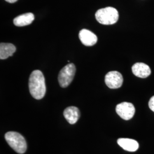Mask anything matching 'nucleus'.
<instances>
[{
  "mask_svg": "<svg viewBox=\"0 0 154 154\" xmlns=\"http://www.w3.org/2000/svg\"><path fill=\"white\" fill-rule=\"evenodd\" d=\"M29 91L35 99H41L44 97L46 88L43 73L38 70H34L30 74L29 81Z\"/></svg>",
  "mask_w": 154,
  "mask_h": 154,
  "instance_id": "1",
  "label": "nucleus"
},
{
  "mask_svg": "<svg viewBox=\"0 0 154 154\" xmlns=\"http://www.w3.org/2000/svg\"><path fill=\"white\" fill-rule=\"evenodd\" d=\"M97 21L103 25H109L116 23L119 19V13L116 8L106 7L97 11L95 13Z\"/></svg>",
  "mask_w": 154,
  "mask_h": 154,
  "instance_id": "2",
  "label": "nucleus"
},
{
  "mask_svg": "<svg viewBox=\"0 0 154 154\" xmlns=\"http://www.w3.org/2000/svg\"><path fill=\"white\" fill-rule=\"evenodd\" d=\"M6 141L9 145L18 154L25 153L27 149V144L25 139L20 133L9 131L5 135Z\"/></svg>",
  "mask_w": 154,
  "mask_h": 154,
  "instance_id": "3",
  "label": "nucleus"
},
{
  "mask_svg": "<svg viewBox=\"0 0 154 154\" xmlns=\"http://www.w3.org/2000/svg\"><path fill=\"white\" fill-rule=\"evenodd\" d=\"M75 71V66L73 63L67 65L61 70L58 75V82L61 87L65 88L72 83Z\"/></svg>",
  "mask_w": 154,
  "mask_h": 154,
  "instance_id": "4",
  "label": "nucleus"
},
{
  "mask_svg": "<svg viewBox=\"0 0 154 154\" xmlns=\"http://www.w3.org/2000/svg\"><path fill=\"white\" fill-rule=\"evenodd\" d=\"M116 112L118 115L124 120H130L134 116L135 109L132 103L122 102L116 106Z\"/></svg>",
  "mask_w": 154,
  "mask_h": 154,
  "instance_id": "5",
  "label": "nucleus"
},
{
  "mask_svg": "<svg viewBox=\"0 0 154 154\" xmlns=\"http://www.w3.org/2000/svg\"><path fill=\"white\" fill-rule=\"evenodd\" d=\"M123 78L121 74L117 71L109 72L105 76V83L110 88L116 89L121 88Z\"/></svg>",
  "mask_w": 154,
  "mask_h": 154,
  "instance_id": "6",
  "label": "nucleus"
},
{
  "mask_svg": "<svg viewBox=\"0 0 154 154\" xmlns=\"http://www.w3.org/2000/svg\"><path fill=\"white\" fill-rule=\"evenodd\" d=\"M79 38L82 44L86 46H93L98 41V38L94 33L85 29L79 32Z\"/></svg>",
  "mask_w": 154,
  "mask_h": 154,
  "instance_id": "7",
  "label": "nucleus"
},
{
  "mask_svg": "<svg viewBox=\"0 0 154 154\" xmlns=\"http://www.w3.org/2000/svg\"><path fill=\"white\" fill-rule=\"evenodd\" d=\"M133 74L137 77L146 78L151 74V69L147 65L144 63H136L132 67Z\"/></svg>",
  "mask_w": 154,
  "mask_h": 154,
  "instance_id": "8",
  "label": "nucleus"
},
{
  "mask_svg": "<svg viewBox=\"0 0 154 154\" xmlns=\"http://www.w3.org/2000/svg\"><path fill=\"white\" fill-rule=\"evenodd\" d=\"M63 116L70 124H75L80 117V111L74 106L67 107L63 111Z\"/></svg>",
  "mask_w": 154,
  "mask_h": 154,
  "instance_id": "9",
  "label": "nucleus"
},
{
  "mask_svg": "<svg viewBox=\"0 0 154 154\" xmlns=\"http://www.w3.org/2000/svg\"><path fill=\"white\" fill-rule=\"evenodd\" d=\"M118 144L125 150L134 152L139 148V143L136 140L128 138H120L117 141Z\"/></svg>",
  "mask_w": 154,
  "mask_h": 154,
  "instance_id": "10",
  "label": "nucleus"
},
{
  "mask_svg": "<svg viewBox=\"0 0 154 154\" xmlns=\"http://www.w3.org/2000/svg\"><path fill=\"white\" fill-rule=\"evenodd\" d=\"M34 20V16L33 13H28L16 17L13 20V23L17 26L21 27L31 24Z\"/></svg>",
  "mask_w": 154,
  "mask_h": 154,
  "instance_id": "11",
  "label": "nucleus"
},
{
  "mask_svg": "<svg viewBox=\"0 0 154 154\" xmlns=\"http://www.w3.org/2000/svg\"><path fill=\"white\" fill-rule=\"evenodd\" d=\"M16 50L14 45L9 43H1L0 44V58L5 60L13 55Z\"/></svg>",
  "mask_w": 154,
  "mask_h": 154,
  "instance_id": "12",
  "label": "nucleus"
},
{
  "mask_svg": "<svg viewBox=\"0 0 154 154\" xmlns=\"http://www.w3.org/2000/svg\"><path fill=\"white\" fill-rule=\"evenodd\" d=\"M149 109L154 112V96H153L149 101Z\"/></svg>",
  "mask_w": 154,
  "mask_h": 154,
  "instance_id": "13",
  "label": "nucleus"
},
{
  "mask_svg": "<svg viewBox=\"0 0 154 154\" xmlns=\"http://www.w3.org/2000/svg\"><path fill=\"white\" fill-rule=\"evenodd\" d=\"M6 1L9 2V3H14L16 2V1H17L18 0H5Z\"/></svg>",
  "mask_w": 154,
  "mask_h": 154,
  "instance_id": "14",
  "label": "nucleus"
}]
</instances>
